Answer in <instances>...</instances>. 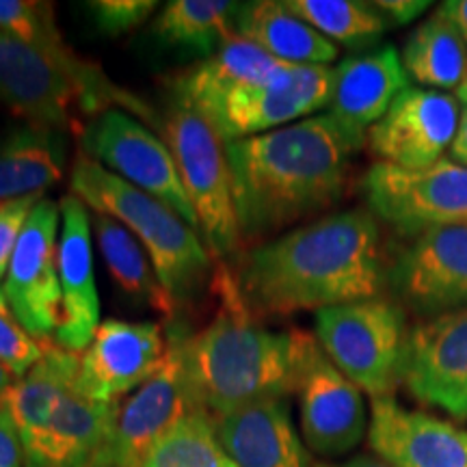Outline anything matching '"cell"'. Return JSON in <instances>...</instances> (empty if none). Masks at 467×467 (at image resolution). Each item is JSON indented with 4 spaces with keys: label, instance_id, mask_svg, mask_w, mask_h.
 Segmentation results:
<instances>
[{
    "label": "cell",
    "instance_id": "6da1fadb",
    "mask_svg": "<svg viewBox=\"0 0 467 467\" xmlns=\"http://www.w3.org/2000/svg\"><path fill=\"white\" fill-rule=\"evenodd\" d=\"M389 260L370 210H344L251 247L234 271L254 318L292 317L383 296Z\"/></svg>",
    "mask_w": 467,
    "mask_h": 467
},
{
    "label": "cell",
    "instance_id": "7a4b0ae2",
    "mask_svg": "<svg viewBox=\"0 0 467 467\" xmlns=\"http://www.w3.org/2000/svg\"><path fill=\"white\" fill-rule=\"evenodd\" d=\"M366 137L327 113L225 143L243 247L337 206Z\"/></svg>",
    "mask_w": 467,
    "mask_h": 467
},
{
    "label": "cell",
    "instance_id": "3957f363",
    "mask_svg": "<svg viewBox=\"0 0 467 467\" xmlns=\"http://www.w3.org/2000/svg\"><path fill=\"white\" fill-rule=\"evenodd\" d=\"M219 312L197 334L182 337L186 383L197 409L213 418L251 402L288 399L317 336L301 329L271 331L249 314L225 265L214 275Z\"/></svg>",
    "mask_w": 467,
    "mask_h": 467
},
{
    "label": "cell",
    "instance_id": "277c9868",
    "mask_svg": "<svg viewBox=\"0 0 467 467\" xmlns=\"http://www.w3.org/2000/svg\"><path fill=\"white\" fill-rule=\"evenodd\" d=\"M69 191L96 214L117 219L139 238L175 309L191 306L214 284L217 262L200 234L167 203L110 173L83 151L74 159Z\"/></svg>",
    "mask_w": 467,
    "mask_h": 467
},
{
    "label": "cell",
    "instance_id": "5b68a950",
    "mask_svg": "<svg viewBox=\"0 0 467 467\" xmlns=\"http://www.w3.org/2000/svg\"><path fill=\"white\" fill-rule=\"evenodd\" d=\"M317 340L344 377L372 399L392 396L405 381L407 312L388 296L317 312Z\"/></svg>",
    "mask_w": 467,
    "mask_h": 467
},
{
    "label": "cell",
    "instance_id": "8992f818",
    "mask_svg": "<svg viewBox=\"0 0 467 467\" xmlns=\"http://www.w3.org/2000/svg\"><path fill=\"white\" fill-rule=\"evenodd\" d=\"M162 137L195 208L203 244L214 262H225L243 249L225 141L200 113L175 102L167 110Z\"/></svg>",
    "mask_w": 467,
    "mask_h": 467
},
{
    "label": "cell",
    "instance_id": "52a82bcc",
    "mask_svg": "<svg viewBox=\"0 0 467 467\" xmlns=\"http://www.w3.org/2000/svg\"><path fill=\"white\" fill-rule=\"evenodd\" d=\"M368 210L405 238L467 225V167L441 159L424 169L375 162L361 178Z\"/></svg>",
    "mask_w": 467,
    "mask_h": 467
},
{
    "label": "cell",
    "instance_id": "ba28073f",
    "mask_svg": "<svg viewBox=\"0 0 467 467\" xmlns=\"http://www.w3.org/2000/svg\"><path fill=\"white\" fill-rule=\"evenodd\" d=\"M80 148L110 173L167 203L200 234V221L171 151L130 113L113 109L93 117L80 130Z\"/></svg>",
    "mask_w": 467,
    "mask_h": 467
},
{
    "label": "cell",
    "instance_id": "9c48e42d",
    "mask_svg": "<svg viewBox=\"0 0 467 467\" xmlns=\"http://www.w3.org/2000/svg\"><path fill=\"white\" fill-rule=\"evenodd\" d=\"M331 93L334 67L284 63L266 80L230 93L202 117L230 143L296 124L301 117L307 119L329 107Z\"/></svg>",
    "mask_w": 467,
    "mask_h": 467
},
{
    "label": "cell",
    "instance_id": "30bf717a",
    "mask_svg": "<svg viewBox=\"0 0 467 467\" xmlns=\"http://www.w3.org/2000/svg\"><path fill=\"white\" fill-rule=\"evenodd\" d=\"M388 290L405 312L429 320L467 307V225L429 230L389 260Z\"/></svg>",
    "mask_w": 467,
    "mask_h": 467
},
{
    "label": "cell",
    "instance_id": "8fae6325",
    "mask_svg": "<svg viewBox=\"0 0 467 467\" xmlns=\"http://www.w3.org/2000/svg\"><path fill=\"white\" fill-rule=\"evenodd\" d=\"M184 334L186 329L178 320H169L165 364L130 399L117 405L104 467H141L156 441L197 409L184 375Z\"/></svg>",
    "mask_w": 467,
    "mask_h": 467
},
{
    "label": "cell",
    "instance_id": "7c38bea8",
    "mask_svg": "<svg viewBox=\"0 0 467 467\" xmlns=\"http://www.w3.org/2000/svg\"><path fill=\"white\" fill-rule=\"evenodd\" d=\"M61 208L48 197L37 202L5 275V299L11 314L37 340L50 342L63 318L57 243Z\"/></svg>",
    "mask_w": 467,
    "mask_h": 467
},
{
    "label": "cell",
    "instance_id": "4fadbf2b",
    "mask_svg": "<svg viewBox=\"0 0 467 467\" xmlns=\"http://www.w3.org/2000/svg\"><path fill=\"white\" fill-rule=\"evenodd\" d=\"M295 394L307 451L331 459L359 446L368 433L364 394L327 358L318 340L303 359Z\"/></svg>",
    "mask_w": 467,
    "mask_h": 467
},
{
    "label": "cell",
    "instance_id": "5bb4252c",
    "mask_svg": "<svg viewBox=\"0 0 467 467\" xmlns=\"http://www.w3.org/2000/svg\"><path fill=\"white\" fill-rule=\"evenodd\" d=\"M461 104L446 91L409 87L368 130L366 145L377 162L424 169L443 159L459 128Z\"/></svg>",
    "mask_w": 467,
    "mask_h": 467
},
{
    "label": "cell",
    "instance_id": "9a60e30c",
    "mask_svg": "<svg viewBox=\"0 0 467 467\" xmlns=\"http://www.w3.org/2000/svg\"><path fill=\"white\" fill-rule=\"evenodd\" d=\"M0 31L44 52L57 67H61L69 76V80L78 87L87 115H102L107 110L119 109L148 121H156L154 110L141 98L121 89L104 74L98 63L87 61L69 48L57 26L52 3L0 0Z\"/></svg>",
    "mask_w": 467,
    "mask_h": 467
},
{
    "label": "cell",
    "instance_id": "2e32d148",
    "mask_svg": "<svg viewBox=\"0 0 467 467\" xmlns=\"http://www.w3.org/2000/svg\"><path fill=\"white\" fill-rule=\"evenodd\" d=\"M167 353L169 342L161 325L104 320L80 355L76 389L91 400L119 405L128 392L161 370Z\"/></svg>",
    "mask_w": 467,
    "mask_h": 467
},
{
    "label": "cell",
    "instance_id": "e0dca14e",
    "mask_svg": "<svg viewBox=\"0 0 467 467\" xmlns=\"http://www.w3.org/2000/svg\"><path fill=\"white\" fill-rule=\"evenodd\" d=\"M402 385L422 405L467 422V307L413 327Z\"/></svg>",
    "mask_w": 467,
    "mask_h": 467
},
{
    "label": "cell",
    "instance_id": "ac0fdd59",
    "mask_svg": "<svg viewBox=\"0 0 467 467\" xmlns=\"http://www.w3.org/2000/svg\"><path fill=\"white\" fill-rule=\"evenodd\" d=\"M0 102L28 124L66 132L78 128L83 98L69 76L44 52L0 31Z\"/></svg>",
    "mask_w": 467,
    "mask_h": 467
},
{
    "label": "cell",
    "instance_id": "d6986e66",
    "mask_svg": "<svg viewBox=\"0 0 467 467\" xmlns=\"http://www.w3.org/2000/svg\"><path fill=\"white\" fill-rule=\"evenodd\" d=\"M63 230L57 243L58 284H61L63 318L52 344L83 355L100 329V299L93 277L89 208L78 197L66 195L58 203Z\"/></svg>",
    "mask_w": 467,
    "mask_h": 467
},
{
    "label": "cell",
    "instance_id": "ffe728a7",
    "mask_svg": "<svg viewBox=\"0 0 467 467\" xmlns=\"http://www.w3.org/2000/svg\"><path fill=\"white\" fill-rule=\"evenodd\" d=\"M368 446L392 467H467V431L394 396L372 399Z\"/></svg>",
    "mask_w": 467,
    "mask_h": 467
},
{
    "label": "cell",
    "instance_id": "44dd1931",
    "mask_svg": "<svg viewBox=\"0 0 467 467\" xmlns=\"http://www.w3.org/2000/svg\"><path fill=\"white\" fill-rule=\"evenodd\" d=\"M221 446L238 467H314L285 399L251 402L214 418Z\"/></svg>",
    "mask_w": 467,
    "mask_h": 467
},
{
    "label": "cell",
    "instance_id": "7402d4cb",
    "mask_svg": "<svg viewBox=\"0 0 467 467\" xmlns=\"http://www.w3.org/2000/svg\"><path fill=\"white\" fill-rule=\"evenodd\" d=\"M409 87L411 80L394 46L348 57L334 69L329 115L344 126L368 134Z\"/></svg>",
    "mask_w": 467,
    "mask_h": 467
},
{
    "label": "cell",
    "instance_id": "603a6c76",
    "mask_svg": "<svg viewBox=\"0 0 467 467\" xmlns=\"http://www.w3.org/2000/svg\"><path fill=\"white\" fill-rule=\"evenodd\" d=\"M115 416L117 405L87 399L74 385L42 440L25 454V467H104Z\"/></svg>",
    "mask_w": 467,
    "mask_h": 467
},
{
    "label": "cell",
    "instance_id": "cb8c5ba5",
    "mask_svg": "<svg viewBox=\"0 0 467 467\" xmlns=\"http://www.w3.org/2000/svg\"><path fill=\"white\" fill-rule=\"evenodd\" d=\"M284 63L247 39L234 35L213 55L171 80L173 102L206 115L230 93L262 83Z\"/></svg>",
    "mask_w": 467,
    "mask_h": 467
},
{
    "label": "cell",
    "instance_id": "d4e9b609",
    "mask_svg": "<svg viewBox=\"0 0 467 467\" xmlns=\"http://www.w3.org/2000/svg\"><path fill=\"white\" fill-rule=\"evenodd\" d=\"M80 370V355L46 342L44 358L9 389L5 407L14 420L25 454L37 446L57 409L72 392Z\"/></svg>",
    "mask_w": 467,
    "mask_h": 467
},
{
    "label": "cell",
    "instance_id": "484cf974",
    "mask_svg": "<svg viewBox=\"0 0 467 467\" xmlns=\"http://www.w3.org/2000/svg\"><path fill=\"white\" fill-rule=\"evenodd\" d=\"M66 132L22 124L0 132V202L44 195L66 171Z\"/></svg>",
    "mask_w": 467,
    "mask_h": 467
},
{
    "label": "cell",
    "instance_id": "4316f807",
    "mask_svg": "<svg viewBox=\"0 0 467 467\" xmlns=\"http://www.w3.org/2000/svg\"><path fill=\"white\" fill-rule=\"evenodd\" d=\"M236 35L290 66H329L337 46L295 16L285 0L241 3Z\"/></svg>",
    "mask_w": 467,
    "mask_h": 467
},
{
    "label": "cell",
    "instance_id": "83f0119b",
    "mask_svg": "<svg viewBox=\"0 0 467 467\" xmlns=\"http://www.w3.org/2000/svg\"><path fill=\"white\" fill-rule=\"evenodd\" d=\"M400 61L418 87L457 91L467 72V44L457 25L437 9L405 39Z\"/></svg>",
    "mask_w": 467,
    "mask_h": 467
},
{
    "label": "cell",
    "instance_id": "f1b7e54d",
    "mask_svg": "<svg viewBox=\"0 0 467 467\" xmlns=\"http://www.w3.org/2000/svg\"><path fill=\"white\" fill-rule=\"evenodd\" d=\"M93 225H96L104 265H107L115 284L130 299L145 303L167 320H175L178 309L169 299L167 290L162 288L154 262H151L143 244L139 243V238L124 223L107 217V214H96Z\"/></svg>",
    "mask_w": 467,
    "mask_h": 467
},
{
    "label": "cell",
    "instance_id": "f546056e",
    "mask_svg": "<svg viewBox=\"0 0 467 467\" xmlns=\"http://www.w3.org/2000/svg\"><path fill=\"white\" fill-rule=\"evenodd\" d=\"M238 7L227 0H173L161 9L151 33L167 46L213 55L236 35Z\"/></svg>",
    "mask_w": 467,
    "mask_h": 467
},
{
    "label": "cell",
    "instance_id": "4dcf8cb0",
    "mask_svg": "<svg viewBox=\"0 0 467 467\" xmlns=\"http://www.w3.org/2000/svg\"><path fill=\"white\" fill-rule=\"evenodd\" d=\"M288 9L307 22L329 42L344 46H370L388 31V20L375 3L359 0H285Z\"/></svg>",
    "mask_w": 467,
    "mask_h": 467
},
{
    "label": "cell",
    "instance_id": "1f68e13d",
    "mask_svg": "<svg viewBox=\"0 0 467 467\" xmlns=\"http://www.w3.org/2000/svg\"><path fill=\"white\" fill-rule=\"evenodd\" d=\"M141 467H238L221 446L210 413L195 409L156 441Z\"/></svg>",
    "mask_w": 467,
    "mask_h": 467
},
{
    "label": "cell",
    "instance_id": "d6a6232c",
    "mask_svg": "<svg viewBox=\"0 0 467 467\" xmlns=\"http://www.w3.org/2000/svg\"><path fill=\"white\" fill-rule=\"evenodd\" d=\"M85 7L98 31L109 37H117L141 26L154 14L159 3L154 0H91V3H85Z\"/></svg>",
    "mask_w": 467,
    "mask_h": 467
},
{
    "label": "cell",
    "instance_id": "836d02e7",
    "mask_svg": "<svg viewBox=\"0 0 467 467\" xmlns=\"http://www.w3.org/2000/svg\"><path fill=\"white\" fill-rule=\"evenodd\" d=\"M44 353L46 342L33 337L14 317L0 314V364L20 379L44 358Z\"/></svg>",
    "mask_w": 467,
    "mask_h": 467
},
{
    "label": "cell",
    "instance_id": "e575fe53",
    "mask_svg": "<svg viewBox=\"0 0 467 467\" xmlns=\"http://www.w3.org/2000/svg\"><path fill=\"white\" fill-rule=\"evenodd\" d=\"M39 200H44V195H28L20 197V200L0 202V279L7 275L11 255H14L16 244L20 241V234Z\"/></svg>",
    "mask_w": 467,
    "mask_h": 467
},
{
    "label": "cell",
    "instance_id": "d590c367",
    "mask_svg": "<svg viewBox=\"0 0 467 467\" xmlns=\"http://www.w3.org/2000/svg\"><path fill=\"white\" fill-rule=\"evenodd\" d=\"M0 467H25V448L5 402L0 405Z\"/></svg>",
    "mask_w": 467,
    "mask_h": 467
},
{
    "label": "cell",
    "instance_id": "8d00e7d4",
    "mask_svg": "<svg viewBox=\"0 0 467 467\" xmlns=\"http://www.w3.org/2000/svg\"><path fill=\"white\" fill-rule=\"evenodd\" d=\"M379 9L389 26H405L431 9L429 0H377Z\"/></svg>",
    "mask_w": 467,
    "mask_h": 467
},
{
    "label": "cell",
    "instance_id": "74e56055",
    "mask_svg": "<svg viewBox=\"0 0 467 467\" xmlns=\"http://www.w3.org/2000/svg\"><path fill=\"white\" fill-rule=\"evenodd\" d=\"M451 159L467 167V107H461L459 128L451 145Z\"/></svg>",
    "mask_w": 467,
    "mask_h": 467
},
{
    "label": "cell",
    "instance_id": "f35d334b",
    "mask_svg": "<svg viewBox=\"0 0 467 467\" xmlns=\"http://www.w3.org/2000/svg\"><path fill=\"white\" fill-rule=\"evenodd\" d=\"M440 9L457 25L467 44V0H448L440 5Z\"/></svg>",
    "mask_w": 467,
    "mask_h": 467
},
{
    "label": "cell",
    "instance_id": "ab89813d",
    "mask_svg": "<svg viewBox=\"0 0 467 467\" xmlns=\"http://www.w3.org/2000/svg\"><path fill=\"white\" fill-rule=\"evenodd\" d=\"M314 467H392L383 459L372 457V454H358V457L344 461V463H317Z\"/></svg>",
    "mask_w": 467,
    "mask_h": 467
},
{
    "label": "cell",
    "instance_id": "60d3db41",
    "mask_svg": "<svg viewBox=\"0 0 467 467\" xmlns=\"http://www.w3.org/2000/svg\"><path fill=\"white\" fill-rule=\"evenodd\" d=\"M16 381H17V377L14 375V372H11L9 368H5L3 364H0V405H3L5 399H7L9 389L14 388Z\"/></svg>",
    "mask_w": 467,
    "mask_h": 467
},
{
    "label": "cell",
    "instance_id": "b9f144b4",
    "mask_svg": "<svg viewBox=\"0 0 467 467\" xmlns=\"http://www.w3.org/2000/svg\"><path fill=\"white\" fill-rule=\"evenodd\" d=\"M454 98H457L459 104L467 107V72H465V78L461 80V85L457 87V91H454Z\"/></svg>",
    "mask_w": 467,
    "mask_h": 467
},
{
    "label": "cell",
    "instance_id": "7bdbcfd3",
    "mask_svg": "<svg viewBox=\"0 0 467 467\" xmlns=\"http://www.w3.org/2000/svg\"><path fill=\"white\" fill-rule=\"evenodd\" d=\"M0 314H5V317H14V314H11V309H9L7 299H5V292L3 290H0Z\"/></svg>",
    "mask_w": 467,
    "mask_h": 467
}]
</instances>
